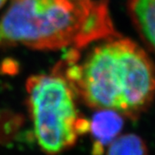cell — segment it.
Wrapping results in <instances>:
<instances>
[{
    "mask_svg": "<svg viewBox=\"0 0 155 155\" xmlns=\"http://www.w3.org/2000/svg\"><path fill=\"white\" fill-rule=\"evenodd\" d=\"M123 124L121 113L114 110L103 109L95 112L89 127L93 139V155L103 154L104 147L119 136Z\"/></svg>",
    "mask_w": 155,
    "mask_h": 155,
    "instance_id": "cell-4",
    "label": "cell"
},
{
    "mask_svg": "<svg viewBox=\"0 0 155 155\" xmlns=\"http://www.w3.org/2000/svg\"><path fill=\"white\" fill-rule=\"evenodd\" d=\"M6 2H7V0H0V9L4 6Z\"/></svg>",
    "mask_w": 155,
    "mask_h": 155,
    "instance_id": "cell-7",
    "label": "cell"
},
{
    "mask_svg": "<svg viewBox=\"0 0 155 155\" xmlns=\"http://www.w3.org/2000/svg\"><path fill=\"white\" fill-rule=\"evenodd\" d=\"M106 155H148V151L139 135L125 134L117 136L108 146Z\"/></svg>",
    "mask_w": 155,
    "mask_h": 155,
    "instance_id": "cell-6",
    "label": "cell"
},
{
    "mask_svg": "<svg viewBox=\"0 0 155 155\" xmlns=\"http://www.w3.org/2000/svg\"><path fill=\"white\" fill-rule=\"evenodd\" d=\"M64 59L65 75L90 107L114 110L135 118L155 94V73L148 57L127 39L97 47L82 64Z\"/></svg>",
    "mask_w": 155,
    "mask_h": 155,
    "instance_id": "cell-2",
    "label": "cell"
},
{
    "mask_svg": "<svg viewBox=\"0 0 155 155\" xmlns=\"http://www.w3.org/2000/svg\"><path fill=\"white\" fill-rule=\"evenodd\" d=\"M26 89L35 137L45 153L59 154L71 148L89 131L90 122L78 112L75 91L61 62L50 73L29 78Z\"/></svg>",
    "mask_w": 155,
    "mask_h": 155,
    "instance_id": "cell-3",
    "label": "cell"
},
{
    "mask_svg": "<svg viewBox=\"0 0 155 155\" xmlns=\"http://www.w3.org/2000/svg\"><path fill=\"white\" fill-rule=\"evenodd\" d=\"M128 5L137 26L155 48V0H128Z\"/></svg>",
    "mask_w": 155,
    "mask_h": 155,
    "instance_id": "cell-5",
    "label": "cell"
},
{
    "mask_svg": "<svg viewBox=\"0 0 155 155\" xmlns=\"http://www.w3.org/2000/svg\"><path fill=\"white\" fill-rule=\"evenodd\" d=\"M110 37L118 35L106 0H11L0 18V48L80 50Z\"/></svg>",
    "mask_w": 155,
    "mask_h": 155,
    "instance_id": "cell-1",
    "label": "cell"
}]
</instances>
